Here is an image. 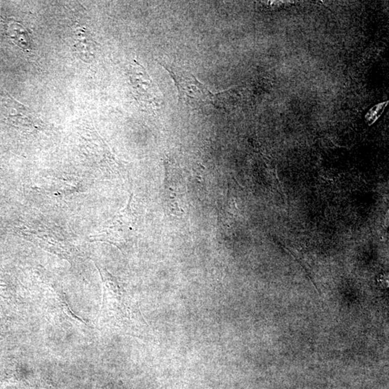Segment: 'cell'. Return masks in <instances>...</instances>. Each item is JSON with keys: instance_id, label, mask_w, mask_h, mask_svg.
<instances>
[{"instance_id": "6da1fadb", "label": "cell", "mask_w": 389, "mask_h": 389, "mask_svg": "<svg viewBox=\"0 0 389 389\" xmlns=\"http://www.w3.org/2000/svg\"><path fill=\"white\" fill-rule=\"evenodd\" d=\"M161 65L173 79L177 91L179 101L192 106L212 104L214 94L194 75L175 64L161 62Z\"/></svg>"}, {"instance_id": "3957f363", "label": "cell", "mask_w": 389, "mask_h": 389, "mask_svg": "<svg viewBox=\"0 0 389 389\" xmlns=\"http://www.w3.org/2000/svg\"><path fill=\"white\" fill-rule=\"evenodd\" d=\"M74 47L79 57L85 61L90 60L94 56V43L84 29L77 30Z\"/></svg>"}, {"instance_id": "277c9868", "label": "cell", "mask_w": 389, "mask_h": 389, "mask_svg": "<svg viewBox=\"0 0 389 389\" xmlns=\"http://www.w3.org/2000/svg\"><path fill=\"white\" fill-rule=\"evenodd\" d=\"M10 33H12V38L14 39L15 43L19 46L25 49L30 48V37L26 30L22 25L14 24L10 27Z\"/></svg>"}, {"instance_id": "7a4b0ae2", "label": "cell", "mask_w": 389, "mask_h": 389, "mask_svg": "<svg viewBox=\"0 0 389 389\" xmlns=\"http://www.w3.org/2000/svg\"><path fill=\"white\" fill-rule=\"evenodd\" d=\"M128 77L132 88V93L137 102L147 111L160 109L162 98L151 78L143 66L136 60L130 65Z\"/></svg>"}, {"instance_id": "5b68a950", "label": "cell", "mask_w": 389, "mask_h": 389, "mask_svg": "<svg viewBox=\"0 0 389 389\" xmlns=\"http://www.w3.org/2000/svg\"><path fill=\"white\" fill-rule=\"evenodd\" d=\"M388 101H387V102L380 103V104L376 105L374 107L372 108L371 109L368 111L366 116H365V120H366L368 125L371 126L372 124H373V123L380 118L382 113L384 111L385 106L388 105Z\"/></svg>"}]
</instances>
